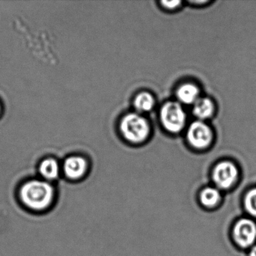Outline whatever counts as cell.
<instances>
[{
  "instance_id": "6da1fadb",
  "label": "cell",
  "mask_w": 256,
  "mask_h": 256,
  "mask_svg": "<svg viewBox=\"0 0 256 256\" xmlns=\"http://www.w3.org/2000/svg\"><path fill=\"white\" fill-rule=\"evenodd\" d=\"M55 188L48 181L30 180L19 188L18 196L25 208L42 212L48 209L55 198Z\"/></svg>"
},
{
  "instance_id": "7a4b0ae2",
  "label": "cell",
  "mask_w": 256,
  "mask_h": 256,
  "mask_svg": "<svg viewBox=\"0 0 256 256\" xmlns=\"http://www.w3.org/2000/svg\"><path fill=\"white\" fill-rule=\"evenodd\" d=\"M122 136L130 143L140 144L150 134V126L146 118L138 113L126 115L120 122Z\"/></svg>"
},
{
  "instance_id": "3957f363",
  "label": "cell",
  "mask_w": 256,
  "mask_h": 256,
  "mask_svg": "<svg viewBox=\"0 0 256 256\" xmlns=\"http://www.w3.org/2000/svg\"><path fill=\"white\" fill-rule=\"evenodd\" d=\"M160 120L163 127L170 133H178L184 130L186 122V114L180 103L168 102L160 110Z\"/></svg>"
},
{
  "instance_id": "277c9868",
  "label": "cell",
  "mask_w": 256,
  "mask_h": 256,
  "mask_svg": "<svg viewBox=\"0 0 256 256\" xmlns=\"http://www.w3.org/2000/svg\"><path fill=\"white\" fill-rule=\"evenodd\" d=\"M239 175L238 167L232 162H218L212 170V178L217 188L226 190L236 182Z\"/></svg>"
},
{
  "instance_id": "5b68a950",
  "label": "cell",
  "mask_w": 256,
  "mask_h": 256,
  "mask_svg": "<svg viewBox=\"0 0 256 256\" xmlns=\"http://www.w3.org/2000/svg\"><path fill=\"white\" fill-rule=\"evenodd\" d=\"M187 140L196 149H205L212 142V130L203 121H196L190 126L187 130Z\"/></svg>"
},
{
  "instance_id": "8992f818",
  "label": "cell",
  "mask_w": 256,
  "mask_h": 256,
  "mask_svg": "<svg viewBox=\"0 0 256 256\" xmlns=\"http://www.w3.org/2000/svg\"><path fill=\"white\" fill-rule=\"evenodd\" d=\"M233 238L242 248L252 246L256 240V223L250 218L238 220L234 226Z\"/></svg>"
},
{
  "instance_id": "52a82bcc",
  "label": "cell",
  "mask_w": 256,
  "mask_h": 256,
  "mask_svg": "<svg viewBox=\"0 0 256 256\" xmlns=\"http://www.w3.org/2000/svg\"><path fill=\"white\" fill-rule=\"evenodd\" d=\"M88 169V163L80 156H72L64 162V170L66 176L72 180H78L83 178Z\"/></svg>"
},
{
  "instance_id": "ba28073f",
  "label": "cell",
  "mask_w": 256,
  "mask_h": 256,
  "mask_svg": "<svg viewBox=\"0 0 256 256\" xmlns=\"http://www.w3.org/2000/svg\"><path fill=\"white\" fill-rule=\"evenodd\" d=\"M178 102L184 104H194L200 98V90L194 84H184L176 92Z\"/></svg>"
},
{
  "instance_id": "9c48e42d",
  "label": "cell",
  "mask_w": 256,
  "mask_h": 256,
  "mask_svg": "<svg viewBox=\"0 0 256 256\" xmlns=\"http://www.w3.org/2000/svg\"><path fill=\"white\" fill-rule=\"evenodd\" d=\"M215 110L214 102L209 98L200 97L193 104L192 112L198 120L203 121L209 119Z\"/></svg>"
},
{
  "instance_id": "30bf717a",
  "label": "cell",
  "mask_w": 256,
  "mask_h": 256,
  "mask_svg": "<svg viewBox=\"0 0 256 256\" xmlns=\"http://www.w3.org/2000/svg\"><path fill=\"white\" fill-rule=\"evenodd\" d=\"M40 174L44 178V180L52 181L59 176L60 167L58 162L53 158H47L40 164Z\"/></svg>"
},
{
  "instance_id": "8fae6325",
  "label": "cell",
  "mask_w": 256,
  "mask_h": 256,
  "mask_svg": "<svg viewBox=\"0 0 256 256\" xmlns=\"http://www.w3.org/2000/svg\"><path fill=\"white\" fill-rule=\"evenodd\" d=\"M199 199L202 205L208 208H212L221 200V193L216 187H206L200 192Z\"/></svg>"
},
{
  "instance_id": "7c38bea8",
  "label": "cell",
  "mask_w": 256,
  "mask_h": 256,
  "mask_svg": "<svg viewBox=\"0 0 256 256\" xmlns=\"http://www.w3.org/2000/svg\"><path fill=\"white\" fill-rule=\"evenodd\" d=\"M155 100L149 92H143L139 94L134 98V106L138 113H148L154 109Z\"/></svg>"
},
{
  "instance_id": "4fadbf2b",
  "label": "cell",
  "mask_w": 256,
  "mask_h": 256,
  "mask_svg": "<svg viewBox=\"0 0 256 256\" xmlns=\"http://www.w3.org/2000/svg\"><path fill=\"white\" fill-rule=\"evenodd\" d=\"M244 206L250 216L256 218V188H252L246 194Z\"/></svg>"
},
{
  "instance_id": "5bb4252c",
  "label": "cell",
  "mask_w": 256,
  "mask_h": 256,
  "mask_svg": "<svg viewBox=\"0 0 256 256\" xmlns=\"http://www.w3.org/2000/svg\"><path fill=\"white\" fill-rule=\"evenodd\" d=\"M161 4L164 8H167V10H173L178 8L179 6L180 5L181 2H180V1H170V2L163 1L161 2Z\"/></svg>"
},
{
  "instance_id": "9a60e30c",
  "label": "cell",
  "mask_w": 256,
  "mask_h": 256,
  "mask_svg": "<svg viewBox=\"0 0 256 256\" xmlns=\"http://www.w3.org/2000/svg\"><path fill=\"white\" fill-rule=\"evenodd\" d=\"M190 4H194V5H200V4H208L209 1H190Z\"/></svg>"
},
{
  "instance_id": "2e32d148",
  "label": "cell",
  "mask_w": 256,
  "mask_h": 256,
  "mask_svg": "<svg viewBox=\"0 0 256 256\" xmlns=\"http://www.w3.org/2000/svg\"><path fill=\"white\" fill-rule=\"evenodd\" d=\"M250 256H256V245L253 246L250 250Z\"/></svg>"
}]
</instances>
